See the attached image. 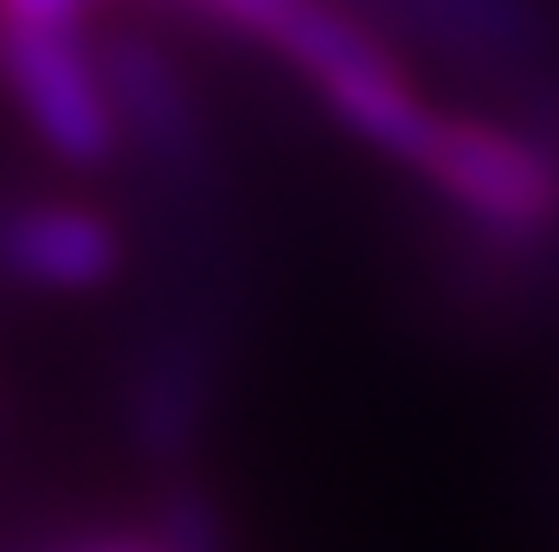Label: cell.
<instances>
[{
    "label": "cell",
    "instance_id": "obj_3",
    "mask_svg": "<svg viewBox=\"0 0 559 552\" xmlns=\"http://www.w3.org/2000/svg\"><path fill=\"white\" fill-rule=\"evenodd\" d=\"M26 552H174V547L142 520V527H64V533H52V540H39Z\"/></svg>",
    "mask_w": 559,
    "mask_h": 552
},
{
    "label": "cell",
    "instance_id": "obj_1",
    "mask_svg": "<svg viewBox=\"0 0 559 552\" xmlns=\"http://www.w3.org/2000/svg\"><path fill=\"white\" fill-rule=\"evenodd\" d=\"M0 104L71 173H104L122 161L104 58L84 39V26L0 20Z\"/></svg>",
    "mask_w": 559,
    "mask_h": 552
},
{
    "label": "cell",
    "instance_id": "obj_2",
    "mask_svg": "<svg viewBox=\"0 0 559 552\" xmlns=\"http://www.w3.org/2000/svg\"><path fill=\"white\" fill-rule=\"evenodd\" d=\"M129 264L122 225L71 193L0 200V283L20 296H104Z\"/></svg>",
    "mask_w": 559,
    "mask_h": 552
}]
</instances>
